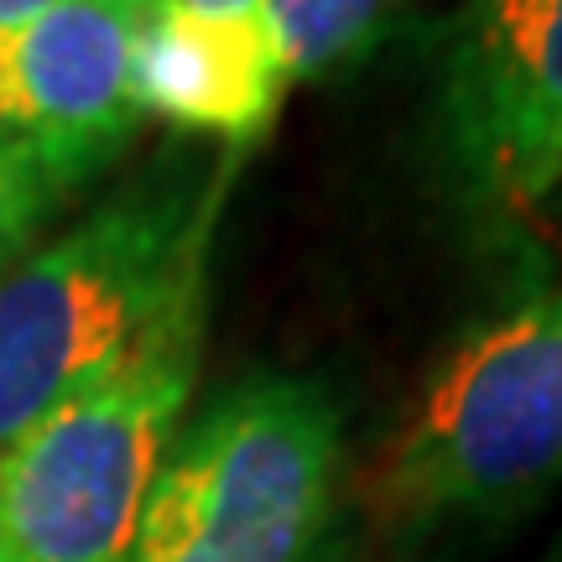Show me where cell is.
<instances>
[{"label": "cell", "mask_w": 562, "mask_h": 562, "mask_svg": "<svg viewBox=\"0 0 562 562\" xmlns=\"http://www.w3.org/2000/svg\"><path fill=\"white\" fill-rule=\"evenodd\" d=\"M125 5H136V11H140V16H151V11H157V5H161V0H125Z\"/></svg>", "instance_id": "7c38bea8"}, {"label": "cell", "mask_w": 562, "mask_h": 562, "mask_svg": "<svg viewBox=\"0 0 562 562\" xmlns=\"http://www.w3.org/2000/svg\"><path fill=\"white\" fill-rule=\"evenodd\" d=\"M562 480V281L505 307L448 355L385 463V501L417 521H484Z\"/></svg>", "instance_id": "277c9868"}, {"label": "cell", "mask_w": 562, "mask_h": 562, "mask_svg": "<svg viewBox=\"0 0 562 562\" xmlns=\"http://www.w3.org/2000/svg\"><path fill=\"white\" fill-rule=\"evenodd\" d=\"M58 0H0V32H11V26H26V21H37L42 11H53Z\"/></svg>", "instance_id": "8fae6325"}, {"label": "cell", "mask_w": 562, "mask_h": 562, "mask_svg": "<svg viewBox=\"0 0 562 562\" xmlns=\"http://www.w3.org/2000/svg\"><path fill=\"white\" fill-rule=\"evenodd\" d=\"M140 21L125 0H58L0 32V136L47 193L100 172L136 136L131 53Z\"/></svg>", "instance_id": "8992f818"}, {"label": "cell", "mask_w": 562, "mask_h": 562, "mask_svg": "<svg viewBox=\"0 0 562 562\" xmlns=\"http://www.w3.org/2000/svg\"><path fill=\"white\" fill-rule=\"evenodd\" d=\"M203 297L0 448V562H125L199 375Z\"/></svg>", "instance_id": "7a4b0ae2"}, {"label": "cell", "mask_w": 562, "mask_h": 562, "mask_svg": "<svg viewBox=\"0 0 562 562\" xmlns=\"http://www.w3.org/2000/svg\"><path fill=\"white\" fill-rule=\"evenodd\" d=\"M157 11H182L203 21H261V0H161Z\"/></svg>", "instance_id": "30bf717a"}, {"label": "cell", "mask_w": 562, "mask_h": 562, "mask_svg": "<svg viewBox=\"0 0 562 562\" xmlns=\"http://www.w3.org/2000/svg\"><path fill=\"white\" fill-rule=\"evenodd\" d=\"M547 209H552V214H562V188L552 193V203H547Z\"/></svg>", "instance_id": "4fadbf2b"}, {"label": "cell", "mask_w": 562, "mask_h": 562, "mask_svg": "<svg viewBox=\"0 0 562 562\" xmlns=\"http://www.w3.org/2000/svg\"><path fill=\"white\" fill-rule=\"evenodd\" d=\"M339 480V412L313 381H250L157 469L125 562H313Z\"/></svg>", "instance_id": "3957f363"}, {"label": "cell", "mask_w": 562, "mask_h": 562, "mask_svg": "<svg viewBox=\"0 0 562 562\" xmlns=\"http://www.w3.org/2000/svg\"><path fill=\"white\" fill-rule=\"evenodd\" d=\"M47 188L42 178L16 157V146L0 136V266L11 261L21 250V240L32 235V224L42 220V209H47Z\"/></svg>", "instance_id": "9c48e42d"}, {"label": "cell", "mask_w": 562, "mask_h": 562, "mask_svg": "<svg viewBox=\"0 0 562 562\" xmlns=\"http://www.w3.org/2000/svg\"><path fill=\"white\" fill-rule=\"evenodd\" d=\"M442 172L484 224L562 188V0H463L442 32Z\"/></svg>", "instance_id": "5b68a950"}, {"label": "cell", "mask_w": 562, "mask_h": 562, "mask_svg": "<svg viewBox=\"0 0 562 562\" xmlns=\"http://www.w3.org/2000/svg\"><path fill=\"white\" fill-rule=\"evenodd\" d=\"M131 94L140 115L245 146L277 121L286 74L261 21L151 11L131 53Z\"/></svg>", "instance_id": "52a82bcc"}, {"label": "cell", "mask_w": 562, "mask_h": 562, "mask_svg": "<svg viewBox=\"0 0 562 562\" xmlns=\"http://www.w3.org/2000/svg\"><path fill=\"white\" fill-rule=\"evenodd\" d=\"M214 199L131 193L0 277V448L203 297Z\"/></svg>", "instance_id": "6da1fadb"}, {"label": "cell", "mask_w": 562, "mask_h": 562, "mask_svg": "<svg viewBox=\"0 0 562 562\" xmlns=\"http://www.w3.org/2000/svg\"><path fill=\"white\" fill-rule=\"evenodd\" d=\"M385 5L391 0H261V26L286 83L349 58L381 26Z\"/></svg>", "instance_id": "ba28073f"}]
</instances>
